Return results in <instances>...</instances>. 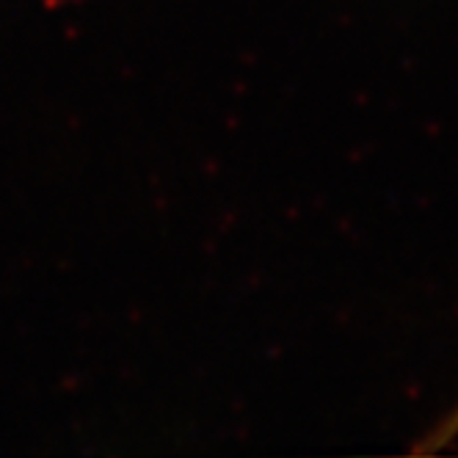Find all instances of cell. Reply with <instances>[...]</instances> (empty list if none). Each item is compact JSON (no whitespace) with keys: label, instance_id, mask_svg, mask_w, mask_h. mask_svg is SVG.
<instances>
[{"label":"cell","instance_id":"obj_1","mask_svg":"<svg viewBox=\"0 0 458 458\" xmlns=\"http://www.w3.org/2000/svg\"><path fill=\"white\" fill-rule=\"evenodd\" d=\"M50 6H67V4H78V0H47Z\"/></svg>","mask_w":458,"mask_h":458}]
</instances>
